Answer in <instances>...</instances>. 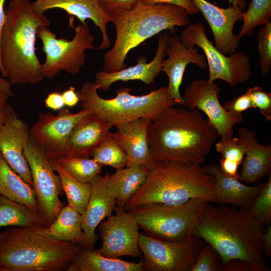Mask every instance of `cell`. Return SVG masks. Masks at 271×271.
Instances as JSON below:
<instances>
[{"label": "cell", "instance_id": "cell-25", "mask_svg": "<svg viewBox=\"0 0 271 271\" xmlns=\"http://www.w3.org/2000/svg\"><path fill=\"white\" fill-rule=\"evenodd\" d=\"M238 133V138L246 148L239 173V180L246 184L257 183L270 174L271 146L260 145L254 131L241 127Z\"/></svg>", "mask_w": 271, "mask_h": 271}, {"label": "cell", "instance_id": "cell-20", "mask_svg": "<svg viewBox=\"0 0 271 271\" xmlns=\"http://www.w3.org/2000/svg\"><path fill=\"white\" fill-rule=\"evenodd\" d=\"M91 194L87 206L81 214V227L83 235L81 247L94 249L98 239L95 229L106 217L116 207L114 199L109 193L106 176H97L90 183Z\"/></svg>", "mask_w": 271, "mask_h": 271}, {"label": "cell", "instance_id": "cell-43", "mask_svg": "<svg viewBox=\"0 0 271 271\" xmlns=\"http://www.w3.org/2000/svg\"><path fill=\"white\" fill-rule=\"evenodd\" d=\"M222 271H260L258 267L247 261L234 259L223 264Z\"/></svg>", "mask_w": 271, "mask_h": 271}, {"label": "cell", "instance_id": "cell-22", "mask_svg": "<svg viewBox=\"0 0 271 271\" xmlns=\"http://www.w3.org/2000/svg\"><path fill=\"white\" fill-rule=\"evenodd\" d=\"M151 121L149 117L139 118L116 125V131L110 132L112 138L125 152L127 165L138 164L149 168L153 165L148 137Z\"/></svg>", "mask_w": 271, "mask_h": 271}, {"label": "cell", "instance_id": "cell-27", "mask_svg": "<svg viewBox=\"0 0 271 271\" xmlns=\"http://www.w3.org/2000/svg\"><path fill=\"white\" fill-rule=\"evenodd\" d=\"M67 271H145L139 262L104 256L95 249L81 247Z\"/></svg>", "mask_w": 271, "mask_h": 271}, {"label": "cell", "instance_id": "cell-42", "mask_svg": "<svg viewBox=\"0 0 271 271\" xmlns=\"http://www.w3.org/2000/svg\"><path fill=\"white\" fill-rule=\"evenodd\" d=\"M139 2L145 5H155L168 4L178 6L185 9L189 15H195L199 13L192 0H140Z\"/></svg>", "mask_w": 271, "mask_h": 271}, {"label": "cell", "instance_id": "cell-48", "mask_svg": "<svg viewBox=\"0 0 271 271\" xmlns=\"http://www.w3.org/2000/svg\"><path fill=\"white\" fill-rule=\"evenodd\" d=\"M261 242L264 254L268 257L271 256V225H267L261 237Z\"/></svg>", "mask_w": 271, "mask_h": 271}, {"label": "cell", "instance_id": "cell-3", "mask_svg": "<svg viewBox=\"0 0 271 271\" xmlns=\"http://www.w3.org/2000/svg\"><path fill=\"white\" fill-rule=\"evenodd\" d=\"M50 21L35 13L31 0H11L5 12L0 35V60L11 84H36L44 79L36 54L37 33Z\"/></svg>", "mask_w": 271, "mask_h": 271}, {"label": "cell", "instance_id": "cell-47", "mask_svg": "<svg viewBox=\"0 0 271 271\" xmlns=\"http://www.w3.org/2000/svg\"><path fill=\"white\" fill-rule=\"evenodd\" d=\"M219 164L220 169L225 174L238 178L239 180V173L238 172L239 165L222 158L219 161Z\"/></svg>", "mask_w": 271, "mask_h": 271}, {"label": "cell", "instance_id": "cell-8", "mask_svg": "<svg viewBox=\"0 0 271 271\" xmlns=\"http://www.w3.org/2000/svg\"><path fill=\"white\" fill-rule=\"evenodd\" d=\"M208 203L205 199L196 198L181 205L149 204L128 211L145 235L164 241H177L194 234Z\"/></svg>", "mask_w": 271, "mask_h": 271}, {"label": "cell", "instance_id": "cell-23", "mask_svg": "<svg viewBox=\"0 0 271 271\" xmlns=\"http://www.w3.org/2000/svg\"><path fill=\"white\" fill-rule=\"evenodd\" d=\"M205 168L214 180L213 203L217 205L230 204L248 210L264 185L258 182L253 186L244 184L238 178L225 174L218 166L211 165Z\"/></svg>", "mask_w": 271, "mask_h": 271}, {"label": "cell", "instance_id": "cell-6", "mask_svg": "<svg viewBox=\"0 0 271 271\" xmlns=\"http://www.w3.org/2000/svg\"><path fill=\"white\" fill-rule=\"evenodd\" d=\"M189 15L177 5L139 2L131 10L113 17L116 37L112 48L103 57V70L112 72L126 68L125 60L131 50L163 31L186 27L190 24Z\"/></svg>", "mask_w": 271, "mask_h": 271}, {"label": "cell", "instance_id": "cell-2", "mask_svg": "<svg viewBox=\"0 0 271 271\" xmlns=\"http://www.w3.org/2000/svg\"><path fill=\"white\" fill-rule=\"evenodd\" d=\"M264 230L248 209L208 203L194 234L213 247L223 264L240 259L252 263L260 271H269L261 242Z\"/></svg>", "mask_w": 271, "mask_h": 271}, {"label": "cell", "instance_id": "cell-12", "mask_svg": "<svg viewBox=\"0 0 271 271\" xmlns=\"http://www.w3.org/2000/svg\"><path fill=\"white\" fill-rule=\"evenodd\" d=\"M24 155L31 171L40 215L49 226L64 206L59 197L63 191L59 177L55 174L50 159L31 135Z\"/></svg>", "mask_w": 271, "mask_h": 271}, {"label": "cell", "instance_id": "cell-7", "mask_svg": "<svg viewBox=\"0 0 271 271\" xmlns=\"http://www.w3.org/2000/svg\"><path fill=\"white\" fill-rule=\"evenodd\" d=\"M97 90L94 82L84 83L76 90L80 106L113 126L141 117L153 120L166 108L177 104L170 96L167 86L139 96L131 94L130 88L121 87L110 99L100 97Z\"/></svg>", "mask_w": 271, "mask_h": 271}, {"label": "cell", "instance_id": "cell-31", "mask_svg": "<svg viewBox=\"0 0 271 271\" xmlns=\"http://www.w3.org/2000/svg\"><path fill=\"white\" fill-rule=\"evenodd\" d=\"M52 168L58 173L62 190L65 192L68 204L80 214L84 211L91 194L90 183H83L74 179L57 161L50 159Z\"/></svg>", "mask_w": 271, "mask_h": 271}, {"label": "cell", "instance_id": "cell-29", "mask_svg": "<svg viewBox=\"0 0 271 271\" xmlns=\"http://www.w3.org/2000/svg\"><path fill=\"white\" fill-rule=\"evenodd\" d=\"M52 237L79 245L83 238L81 214L68 204L64 206L55 220L46 228Z\"/></svg>", "mask_w": 271, "mask_h": 271}, {"label": "cell", "instance_id": "cell-5", "mask_svg": "<svg viewBox=\"0 0 271 271\" xmlns=\"http://www.w3.org/2000/svg\"><path fill=\"white\" fill-rule=\"evenodd\" d=\"M45 226H12L0 232V271L66 270L81 246L56 239Z\"/></svg>", "mask_w": 271, "mask_h": 271}, {"label": "cell", "instance_id": "cell-45", "mask_svg": "<svg viewBox=\"0 0 271 271\" xmlns=\"http://www.w3.org/2000/svg\"><path fill=\"white\" fill-rule=\"evenodd\" d=\"M45 104L47 108L54 111H59L65 106L62 93L58 92L50 93L45 99Z\"/></svg>", "mask_w": 271, "mask_h": 271}, {"label": "cell", "instance_id": "cell-24", "mask_svg": "<svg viewBox=\"0 0 271 271\" xmlns=\"http://www.w3.org/2000/svg\"><path fill=\"white\" fill-rule=\"evenodd\" d=\"M113 125L92 113L83 116L69 138L65 156L89 158L109 135Z\"/></svg>", "mask_w": 271, "mask_h": 271}, {"label": "cell", "instance_id": "cell-50", "mask_svg": "<svg viewBox=\"0 0 271 271\" xmlns=\"http://www.w3.org/2000/svg\"><path fill=\"white\" fill-rule=\"evenodd\" d=\"M6 0H0V35L2 28L4 24V19H5V12L4 5L5 3ZM0 72L2 76H4V71L3 67L2 66L1 60H0Z\"/></svg>", "mask_w": 271, "mask_h": 271}, {"label": "cell", "instance_id": "cell-15", "mask_svg": "<svg viewBox=\"0 0 271 271\" xmlns=\"http://www.w3.org/2000/svg\"><path fill=\"white\" fill-rule=\"evenodd\" d=\"M219 86L208 80H196L185 89L182 96L183 105L189 109L203 111L221 139L233 137L234 125L238 123L220 103Z\"/></svg>", "mask_w": 271, "mask_h": 271}, {"label": "cell", "instance_id": "cell-10", "mask_svg": "<svg viewBox=\"0 0 271 271\" xmlns=\"http://www.w3.org/2000/svg\"><path fill=\"white\" fill-rule=\"evenodd\" d=\"M180 37L187 47L196 45L203 51L209 67V82L220 79L234 87L249 79L251 65L249 57L240 51L228 55L223 54L208 39L205 26L201 23H190Z\"/></svg>", "mask_w": 271, "mask_h": 271}, {"label": "cell", "instance_id": "cell-32", "mask_svg": "<svg viewBox=\"0 0 271 271\" xmlns=\"http://www.w3.org/2000/svg\"><path fill=\"white\" fill-rule=\"evenodd\" d=\"M56 159L74 179L83 183H90L102 167L93 158L64 156Z\"/></svg>", "mask_w": 271, "mask_h": 271}, {"label": "cell", "instance_id": "cell-40", "mask_svg": "<svg viewBox=\"0 0 271 271\" xmlns=\"http://www.w3.org/2000/svg\"><path fill=\"white\" fill-rule=\"evenodd\" d=\"M222 106L238 123L243 120L242 112L252 108L250 97L247 90L232 100L225 102Z\"/></svg>", "mask_w": 271, "mask_h": 271}, {"label": "cell", "instance_id": "cell-26", "mask_svg": "<svg viewBox=\"0 0 271 271\" xmlns=\"http://www.w3.org/2000/svg\"><path fill=\"white\" fill-rule=\"evenodd\" d=\"M148 168L133 164L117 170L112 174L105 175L106 185L116 206L123 208L131 196L145 181Z\"/></svg>", "mask_w": 271, "mask_h": 271}, {"label": "cell", "instance_id": "cell-39", "mask_svg": "<svg viewBox=\"0 0 271 271\" xmlns=\"http://www.w3.org/2000/svg\"><path fill=\"white\" fill-rule=\"evenodd\" d=\"M252 108H258L260 113L267 121L271 120V93L259 86L247 89Z\"/></svg>", "mask_w": 271, "mask_h": 271}, {"label": "cell", "instance_id": "cell-4", "mask_svg": "<svg viewBox=\"0 0 271 271\" xmlns=\"http://www.w3.org/2000/svg\"><path fill=\"white\" fill-rule=\"evenodd\" d=\"M214 180L200 164L173 161H154L148 168L147 177L131 196L123 209L153 203L168 205L183 204L201 198L213 203Z\"/></svg>", "mask_w": 271, "mask_h": 271}, {"label": "cell", "instance_id": "cell-44", "mask_svg": "<svg viewBox=\"0 0 271 271\" xmlns=\"http://www.w3.org/2000/svg\"><path fill=\"white\" fill-rule=\"evenodd\" d=\"M9 97L7 94L0 91V128L15 111L9 102Z\"/></svg>", "mask_w": 271, "mask_h": 271}, {"label": "cell", "instance_id": "cell-38", "mask_svg": "<svg viewBox=\"0 0 271 271\" xmlns=\"http://www.w3.org/2000/svg\"><path fill=\"white\" fill-rule=\"evenodd\" d=\"M257 35L259 64L263 75H267L271 66V23L263 25Z\"/></svg>", "mask_w": 271, "mask_h": 271}, {"label": "cell", "instance_id": "cell-1", "mask_svg": "<svg viewBox=\"0 0 271 271\" xmlns=\"http://www.w3.org/2000/svg\"><path fill=\"white\" fill-rule=\"evenodd\" d=\"M218 134L197 108L169 106L152 120L148 130L154 161L202 164Z\"/></svg>", "mask_w": 271, "mask_h": 271}, {"label": "cell", "instance_id": "cell-36", "mask_svg": "<svg viewBox=\"0 0 271 271\" xmlns=\"http://www.w3.org/2000/svg\"><path fill=\"white\" fill-rule=\"evenodd\" d=\"M222 263L218 253L212 245L205 242L190 271H222Z\"/></svg>", "mask_w": 271, "mask_h": 271}, {"label": "cell", "instance_id": "cell-28", "mask_svg": "<svg viewBox=\"0 0 271 271\" xmlns=\"http://www.w3.org/2000/svg\"><path fill=\"white\" fill-rule=\"evenodd\" d=\"M0 195L24 204L40 215L33 187L11 167L1 152Z\"/></svg>", "mask_w": 271, "mask_h": 271}, {"label": "cell", "instance_id": "cell-37", "mask_svg": "<svg viewBox=\"0 0 271 271\" xmlns=\"http://www.w3.org/2000/svg\"><path fill=\"white\" fill-rule=\"evenodd\" d=\"M216 150L220 153L221 158L240 165L246 150L245 146L238 138L221 139L215 144Z\"/></svg>", "mask_w": 271, "mask_h": 271}, {"label": "cell", "instance_id": "cell-30", "mask_svg": "<svg viewBox=\"0 0 271 271\" xmlns=\"http://www.w3.org/2000/svg\"><path fill=\"white\" fill-rule=\"evenodd\" d=\"M45 226L48 225L27 206L0 195V227Z\"/></svg>", "mask_w": 271, "mask_h": 271}, {"label": "cell", "instance_id": "cell-33", "mask_svg": "<svg viewBox=\"0 0 271 271\" xmlns=\"http://www.w3.org/2000/svg\"><path fill=\"white\" fill-rule=\"evenodd\" d=\"M271 0H252L248 10L243 13V23L237 35L240 40L252 35L255 29L270 22Z\"/></svg>", "mask_w": 271, "mask_h": 271}, {"label": "cell", "instance_id": "cell-34", "mask_svg": "<svg viewBox=\"0 0 271 271\" xmlns=\"http://www.w3.org/2000/svg\"><path fill=\"white\" fill-rule=\"evenodd\" d=\"M93 159L99 164L110 166L116 170L127 164V157L123 149L109 135L93 151Z\"/></svg>", "mask_w": 271, "mask_h": 271}, {"label": "cell", "instance_id": "cell-16", "mask_svg": "<svg viewBox=\"0 0 271 271\" xmlns=\"http://www.w3.org/2000/svg\"><path fill=\"white\" fill-rule=\"evenodd\" d=\"M30 137L28 124L15 111L0 128V152L11 167L32 187L31 171L24 155Z\"/></svg>", "mask_w": 271, "mask_h": 271}, {"label": "cell", "instance_id": "cell-11", "mask_svg": "<svg viewBox=\"0 0 271 271\" xmlns=\"http://www.w3.org/2000/svg\"><path fill=\"white\" fill-rule=\"evenodd\" d=\"M205 241L195 234L164 241L140 234L139 246L145 271H190Z\"/></svg>", "mask_w": 271, "mask_h": 271}, {"label": "cell", "instance_id": "cell-35", "mask_svg": "<svg viewBox=\"0 0 271 271\" xmlns=\"http://www.w3.org/2000/svg\"><path fill=\"white\" fill-rule=\"evenodd\" d=\"M268 181L248 209L250 215L263 225H268L271 221V174Z\"/></svg>", "mask_w": 271, "mask_h": 271}, {"label": "cell", "instance_id": "cell-49", "mask_svg": "<svg viewBox=\"0 0 271 271\" xmlns=\"http://www.w3.org/2000/svg\"><path fill=\"white\" fill-rule=\"evenodd\" d=\"M0 91L7 94L10 97L14 96L11 83L7 79L0 77Z\"/></svg>", "mask_w": 271, "mask_h": 271}, {"label": "cell", "instance_id": "cell-13", "mask_svg": "<svg viewBox=\"0 0 271 271\" xmlns=\"http://www.w3.org/2000/svg\"><path fill=\"white\" fill-rule=\"evenodd\" d=\"M114 211V214L112 213L97 226L102 244L95 250L110 258L141 257L142 252L139 246L140 227L137 221L123 208L116 206Z\"/></svg>", "mask_w": 271, "mask_h": 271}, {"label": "cell", "instance_id": "cell-9", "mask_svg": "<svg viewBox=\"0 0 271 271\" xmlns=\"http://www.w3.org/2000/svg\"><path fill=\"white\" fill-rule=\"evenodd\" d=\"M74 18H69V25L75 31V35L70 41L57 39L56 34L48 27H40L37 37L42 41L45 60L42 64L44 77L51 79L61 71L71 74L79 72L85 62L87 50L95 49L94 37L90 34L88 23L85 22L74 26Z\"/></svg>", "mask_w": 271, "mask_h": 271}, {"label": "cell", "instance_id": "cell-17", "mask_svg": "<svg viewBox=\"0 0 271 271\" xmlns=\"http://www.w3.org/2000/svg\"><path fill=\"white\" fill-rule=\"evenodd\" d=\"M192 1L209 25L215 46L226 55L235 52L240 40L238 35L234 34L233 28L237 22L243 20V10L233 6L221 8L206 0Z\"/></svg>", "mask_w": 271, "mask_h": 271}, {"label": "cell", "instance_id": "cell-19", "mask_svg": "<svg viewBox=\"0 0 271 271\" xmlns=\"http://www.w3.org/2000/svg\"><path fill=\"white\" fill-rule=\"evenodd\" d=\"M171 35L167 31L158 34V45L156 53L150 62L141 56L136 65L119 71L107 72L103 70L95 75L94 83L97 89L108 91L110 86L118 81L140 80L147 84L153 83L155 79L162 71V63L165 56L166 47Z\"/></svg>", "mask_w": 271, "mask_h": 271}, {"label": "cell", "instance_id": "cell-51", "mask_svg": "<svg viewBox=\"0 0 271 271\" xmlns=\"http://www.w3.org/2000/svg\"><path fill=\"white\" fill-rule=\"evenodd\" d=\"M233 6L237 7L243 10L246 7L247 0H228Z\"/></svg>", "mask_w": 271, "mask_h": 271}, {"label": "cell", "instance_id": "cell-46", "mask_svg": "<svg viewBox=\"0 0 271 271\" xmlns=\"http://www.w3.org/2000/svg\"><path fill=\"white\" fill-rule=\"evenodd\" d=\"M65 105L68 107H73L80 102L79 96L75 88L71 86L62 93Z\"/></svg>", "mask_w": 271, "mask_h": 271}, {"label": "cell", "instance_id": "cell-21", "mask_svg": "<svg viewBox=\"0 0 271 271\" xmlns=\"http://www.w3.org/2000/svg\"><path fill=\"white\" fill-rule=\"evenodd\" d=\"M32 5L35 13L40 15L48 10L59 9L76 17L81 23H85L87 19L91 20L101 33L102 41L98 49H107L110 46L107 25L112 19L104 11L97 0H36Z\"/></svg>", "mask_w": 271, "mask_h": 271}, {"label": "cell", "instance_id": "cell-18", "mask_svg": "<svg viewBox=\"0 0 271 271\" xmlns=\"http://www.w3.org/2000/svg\"><path fill=\"white\" fill-rule=\"evenodd\" d=\"M199 48L187 47L178 35L171 36L166 47L165 54L168 58L162 63V71L169 78L167 89L170 96L177 104H183L180 88L185 72L189 64H194L204 69L207 66L205 56L198 52Z\"/></svg>", "mask_w": 271, "mask_h": 271}, {"label": "cell", "instance_id": "cell-41", "mask_svg": "<svg viewBox=\"0 0 271 271\" xmlns=\"http://www.w3.org/2000/svg\"><path fill=\"white\" fill-rule=\"evenodd\" d=\"M140 0H97L104 11L111 18L134 8Z\"/></svg>", "mask_w": 271, "mask_h": 271}, {"label": "cell", "instance_id": "cell-14", "mask_svg": "<svg viewBox=\"0 0 271 271\" xmlns=\"http://www.w3.org/2000/svg\"><path fill=\"white\" fill-rule=\"evenodd\" d=\"M89 113L83 108L77 113H72L68 108H64L56 115L40 112L38 120L30 128L31 135L50 159L64 156L74 126Z\"/></svg>", "mask_w": 271, "mask_h": 271}]
</instances>
